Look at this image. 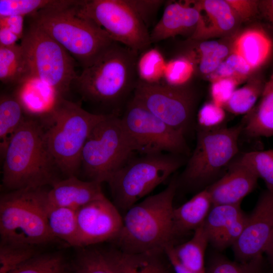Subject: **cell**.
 <instances>
[{
  "label": "cell",
  "instance_id": "1",
  "mask_svg": "<svg viewBox=\"0 0 273 273\" xmlns=\"http://www.w3.org/2000/svg\"><path fill=\"white\" fill-rule=\"evenodd\" d=\"M139 55L115 41L92 65L83 69L72 86L82 100L104 110L105 115L119 116L138 83Z\"/></svg>",
  "mask_w": 273,
  "mask_h": 273
},
{
  "label": "cell",
  "instance_id": "2",
  "mask_svg": "<svg viewBox=\"0 0 273 273\" xmlns=\"http://www.w3.org/2000/svg\"><path fill=\"white\" fill-rule=\"evenodd\" d=\"M177 186V181L172 180L162 191L125 211L114 241L117 249L128 253H164L173 245V203Z\"/></svg>",
  "mask_w": 273,
  "mask_h": 273
},
{
  "label": "cell",
  "instance_id": "3",
  "mask_svg": "<svg viewBox=\"0 0 273 273\" xmlns=\"http://www.w3.org/2000/svg\"><path fill=\"white\" fill-rule=\"evenodd\" d=\"M2 185L9 191L52 185L58 170L38 119L26 117L12 135L3 157Z\"/></svg>",
  "mask_w": 273,
  "mask_h": 273
},
{
  "label": "cell",
  "instance_id": "4",
  "mask_svg": "<svg viewBox=\"0 0 273 273\" xmlns=\"http://www.w3.org/2000/svg\"><path fill=\"white\" fill-rule=\"evenodd\" d=\"M105 115L89 112L80 105L58 97L50 111L40 117L49 153L57 170L66 177L76 176L85 142Z\"/></svg>",
  "mask_w": 273,
  "mask_h": 273
},
{
  "label": "cell",
  "instance_id": "5",
  "mask_svg": "<svg viewBox=\"0 0 273 273\" xmlns=\"http://www.w3.org/2000/svg\"><path fill=\"white\" fill-rule=\"evenodd\" d=\"M81 2L69 7L41 10L28 17L84 69L96 61L115 41L93 21L78 13L77 6Z\"/></svg>",
  "mask_w": 273,
  "mask_h": 273
},
{
  "label": "cell",
  "instance_id": "6",
  "mask_svg": "<svg viewBox=\"0 0 273 273\" xmlns=\"http://www.w3.org/2000/svg\"><path fill=\"white\" fill-rule=\"evenodd\" d=\"M46 194L39 188L12 191L1 195V242L34 247L55 240L47 223Z\"/></svg>",
  "mask_w": 273,
  "mask_h": 273
},
{
  "label": "cell",
  "instance_id": "7",
  "mask_svg": "<svg viewBox=\"0 0 273 273\" xmlns=\"http://www.w3.org/2000/svg\"><path fill=\"white\" fill-rule=\"evenodd\" d=\"M171 153L131 157L108 179L114 205L126 211L166 180L183 164Z\"/></svg>",
  "mask_w": 273,
  "mask_h": 273
},
{
  "label": "cell",
  "instance_id": "8",
  "mask_svg": "<svg viewBox=\"0 0 273 273\" xmlns=\"http://www.w3.org/2000/svg\"><path fill=\"white\" fill-rule=\"evenodd\" d=\"M134 152L120 116L106 115L93 128L83 147L80 168L88 180L102 183Z\"/></svg>",
  "mask_w": 273,
  "mask_h": 273
},
{
  "label": "cell",
  "instance_id": "9",
  "mask_svg": "<svg viewBox=\"0 0 273 273\" xmlns=\"http://www.w3.org/2000/svg\"><path fill=\"white\" fill-rule=\"evenodd\" d=\"M31 77L50 86L56 96L65 98L78 75L76 60L59 43L29 20L20 43Z\"/></svg>",
  "mask_w": 273,
  "mask_h": 273
},
{
  "label": "cell",
  "instance_id": "10",
  "mask_svg": "<svg viewBox=\"0 0 273 273\" xmlns=\"http://www.w3.org/2000/svg\"><path fill=\"white\" fill-rule=\"evenodd\" d=\"M242 131V124L212 130L199 129L195 148L183 174L184 181L198 187L213 179L237 155Z\"/></svg>",
  "mask_w": 273,
  "mask_h": 273
},
{
  "label": "cell",
  "instance_id": "11",
  "mask_svg": "<svg viewBox=\"0 0 273 273\" xmlns=\"http://www.w3.org/2000/svg\"><path fill=\"white\" fill-rule=\"evenodd\" d=\"M77 10L106 31L113 40L139 54L151 47L148 27L127 0L81 1Z\"/></svg>",
  "mask_w": 273,
  "mask_h": 273
},
{
  "label": "cell",
  "instance_id": "12",
  "mask_svg": "<svg viewBox=\"0 0 273 273\" xmlns=\"http://www.w3.org/2000/svg\"><path fill=\"white\" fill-rule=\"evenodd\" d=\"M134 152L142 155L188 152L185 135L157 117L132 97L120 116Z\"/></svg>",
  "mask_w": 273,
  "mask_h": 273
},
{
  "label": "cell",
  "instance_id": "13",
  "mask_svg": "<svg viewBox=\"0 0 273 273\" xmlns=\"http://www.w3.org/2000/svg\"><path fill=\"white\" fill-rule=\"evenodd\" d=\"M132 98L169 126L185 134L192 121L196 101L189 85L148 84L138 80Z\"/></svg>",
  "mask_w": 273,
  "mask_h": 273
},
{
  "label": "cell",
  "instance_id": "14",
  "mask_svg": "<svg viewBox=\"0 0 273 273\" xmlns=\"http://www.w3.org/2000/svg\"><path fill=\"white\" fill-rule=\"evenodd\" d=\"M77 247L84 248L114 241L122 225V216L105 195L76 211Z\"/></svg>",
  "mask_w": 273,
  "mask_h": 273
},
{
  "label": "cell",
  "instance_id": "15",
  "mask_svg": "<svg viewBox=\"0 0 273 273\" xmlns=\"http://www.w3.org/2000/svg\"><path fill=\"white\" fill-rule=\"evenodd\" d=\"M273 233V191L266 190L259 197L244 229L232 246L236 260L246 262L262 255Z\"/></svg>",
  "mask_w": 273,
  "mask_h": 273
},
{
  "label": "cell",
  "instance_id": "16",
  "mask_svg": "<svg viewBox=\"0 0 273 273\" xmlns=\"http://www.w3.org/2000/svg\"><path fill=\"white\" fill-rule=\"evenodd\" d=\"M247 217L240 204L213 205L204 223L209 243L218 250L232 247L241 236Z\"/></svg>",
  "mask_w": 273,
  "mask_h": 273
},
{
  "label": "cell",
  "instance_id": "17",
  "mask_svg": "<svg viewBox=\"0 0 273 273\" xmlns=\"http://www.w3.org/2000/svg\"><path fill=\"white\" fill-rule=\"evenodd\" d=\"M258 177L239 159L221 177L207 187L213 205L240 204L255 188Z\"/></svg>",
  "mask_w": 273,
  "mask_h": 273
},
{
  "label": "cell",
  "instance_id": "18",
  "mask_svg": "<svg viewBox=\"0 0 273 273\" xmlns=\"http://www.w3.org/2000/svg\"><path fill=\"white\" fill-rule=\"evenodd\" d=\"M192 3V5L189 2H170L166 6L161 18L150 32L152 43L178 35H193L200 13L194 2Z\"/></svg>",
  "mask_w": 273,
  "mask_h": 273
},
{
  "label": "cell",
  "instance_id": "19",
  "mask_svg": "<svg viewBox=\"0 0 273 273\" xmlns=\"http://www.w3.org/2000/svg\"><path fill=\"white\" fill-rule=\"evenodd\" d=\"M47 191L48 203L52 205L68 208L77 211L78 209L103 196L101 183L95 181H84L76 176L57 179Z\"/></svg>",
  "mask_w": 273,
  "mask_h": 273
},
{
  "label": "cell",
  "instance_id": "20",
  "mask_svg": "<svg viewBox=\"0 0 273 273\" xmlns=\"http://www.w3.org/2000/svg\"><path fill=\"white\" fill-rule=\"evenodd\" d=\"M200 18L190 39L201 41L225 34L233 30L238 19L226 0H204L194 2Z\"/></svg>",
  "mask_w": 273,
  "mask_h": 273
},
{
  "label": "cell",
  "instance_id": "21",
  "mask_svg": "<svg viewBox=\"0 0 273 273\" xmlns=\"http://www.w3.org/2000/svg\"><path fill=\"white\" fill-rule=\"evenodd\" d=\"M253 71L264 65L273 53V38L264 29L252 28L241 33L234 42V51Z\"/></svg>",
  "mask_w": 273,
  "mask_h": 273
},
{
  "label": "cell",
  "instance_id": "22",
  "mask_svg": "<svg viewBox=\"0 0 273 273\" xmlns=\"http://www.w3.org/2000/svg\"><path fill=\"white\" fill-rule=\"evenodd\" d=\"M212 202L206 188L173 211V226L175 238L195 231L205 222Z\"/></svg>",
  "mask_w": 273,
  "mask_h": 273
},
{
  "label": "cell",
  "instance_id": "23",
  "mask_svg": "<svg viewBox=\"0 0 273 273\" xmlns=\"http://www.w3.org/2000/svg\"><path fill=\"white\" fill-rule=\"evenodd\" d=\"M259 99L246 115L242 132L250 138L273 136V69Z\"/></svg>",
  "mask_w": 273,
  "mask_h": 273
},
{
  "label": "cell",
  "instance_id": "24",
  "mask_svg": "<svg viewBox=\"0 0 273 273\" xmlns=\"http://www.w3.org/2000/svg\"><path fill=\"white\" fill-rule=\"evenodd\" d=\"M116 273H170L164 253H128L116 248L107 251Z\"/></svg>",
  "mask_w": 273,
  "mask_h": 273
},
{
  "label": "cell",
  "instance_id": "25",
  "mask_svg": "<svg viewBox=\"0 0 273 273\" xmlns=\"http://www.w3.org/2000/svg\"><path fill=\"white\" fill-rule=\"evenodd\" d=\"M16 96L25 113L40 117L48 113L58 97L54 90L39 79L31 77L17 85Z\"/></svg>",
  "mask_w": 273,
  "mask_h": 273
},
{
  "label": "cell",
  "instance_id": "26",
  "mask_svg": "<svg viewBox=\"0 0 273 273\" xmlns=\"http://www.w3.org/2000/svg\"><path fill=\"white\" fill-rule=\"evenodd\" d=\"M194 232L193 236L188 241L175 246L171 245L167 248L185 268L195 273H205L204 258L209 243V238L204 223Z\"/></svg>",
  "mask_w": 273,
  "mask_h": 273
},
{
  "label": "cell",
  "instance_id": "27",
  "mask_svg": "<svg viewBox=\"0 0 273 273\" xmlns=\"http://www.w3.org/2000/svg\"><path fill=\"white\" fill-rule=\"evenodd\" d=\"M31 77L21 44L0 46V80L6 84L18 85Z\"/></svg>",
  "mask_w": 273,
  "mask_h": 273
},
{
  "label": "cell",
  "instance_id": "28",
  "mask_svg": "<svg viewBox=\"0 0 273 273\" xmlns=\"http://www.w3.org/2000/svg\"><path fill=\"white\" fill-rule=\"evenodd\" d=\"M46 212L48 225L54 238L62 240L70 246L77 247L76 211L53 206L47 202Z\"/></svg>",
  "mask_w": 273,
  "mask_h": 273
},
{
  "label": "cell",
  "instance_id": "29",
  "mask_svg": "<svg viewBox=\"0 0 273 273\" xmlns=\"http://www.w3.org/2000/svg\"><path fill=\"white\" fill-rule=\"evenodd\" d=\"M23 107L15 94H3L0 98V150L3 157L12 135L25 116Z\"/></svg>",
  "mask_w": 273,
  "mask_h": 273
},
{
  "label": "cell",
  "instance_id": "30",
  "mask_svg": "<svg viewBox=\"0 0 273 273\" xmlns=\"http://www.w3.org/2000/svg\"><path fill=\"white\" fill-rule=\"evenodd\" d=\"M187 53L194 62L196 72L209 75L214 72L229 56L228 47L215 40L201 41Z\"/></svg>",
  "mask_w": 273,
  "mask_h": 273
},
{
  "label": "cell",
  "instance_id": "31",
  "mask_svg": "<svg viewBox=\"0 0 273 273\" xmlns=\"http://www.w3.org/2000/svg\"><path fill=\"white\" fill-rule=\"evenodd\" d=\"M265 81L259 76H253L245 85L236 89L224 105V108L236 114H248L260 99Z\"/></svg>",
  "mask_w": 273,
  "mask_h": 273
},
{
  "label": "cell",
  "instance_id": "32",
  "mask_svg": "<svg viewBox=\"0 0 273 273\" xmlns=\"http://www.w3.org/2000/svg\"><path fill=\"white\" fill-rule=\"evenodd\" d=\"M74 0H0V17L30 16L41 10L78 4Z\"/></svg>",
  "mask_w": 273,
  "mask_h": 273
},
{
  "label": "cell",
  "instance_id": "33",
  "mask_svg": "<svg viewBox=\"0 0 273 273\" xmlns=\"http://www.w3.org/2000/svg\"><path fill=\"white\" fill-rule=\"evenodd\" d=\"M166 62L164 55L156 47L140 53L136 64L139 80L148 84L162 83Z\"/></svg>",
  "mask_w": 273,
  "mask_h": 273
},
{
  "label": "cell",
  "instance_id": "34",
  "mask_svg": "<svg viewBox=\"0 0 273 273\" xmlns=\"http://www.w3.org/2000/svg\"><path fill=\"white\" fill-rule=\"evenodd\" d=\"M74 273H116L107 251L91 246L83 248L75 264Z\"/></svg>",
  "mask_w": 273,
  "mask_h": 273
},
{
  "label": "cell",
  "instance_id": "35",
  "mask_svg": "<svg viewBox=\"0 0 273 273\" xmlns=\"http://www.w3.org/2000/svg\"><path fill=\"white\" fill-rule=\"evenodd\" d=\"M195 72L194 62L185 54L166 62L162 83L174 86L187 85Z\"/></svg>",
  "mask_w": 273,
  "mask_h": 273
},
{
  "label": "cell",
  "instance_id": "36",
  "mask_svg": "<svg viewBox=\"0 0 273 273\" xmlns=\"http://www.w3.org/2000/svg\"><path fill=\"white\" fill-rule=\"evenodd\" d=\"M10 273H70L63 256L58 253L36 255Z\"/></svg>",
  "mask_w": 273,
  "mask_h": 273
},
{
  "label": "cell",
  "instance_id": "37",
  "mask_svg": "<svg viewBox=\"0 0 273 273\" xmlns=\"http://www.w3.org/2000/svg\"><path fill=\"white\" fill-rule=\"evenodd\" d=\"M238 159L263 179L267 190L273 191V149L246 152Z\"/></svg>",
  "mask_w": 273,
  "mask_h": 273
},
{
  "label": "cell",
  "instance_id": "38",
  "mask_svg": "<svg viewBox=\"0 0 273 273\" xmlns=\"http://www.w3.org/2000/svg\"><path fill=\"white\" fill-rule=\"evenodd\" d=\"M205 273H264L263 256L260 255L246 262L216 256L206 268Z\"/></svg>",
  "mask_w": 273,
  "mask_h": 273
},
{
  "label": "cell",
  "instance_id": "39",
  "mask_svg": "<svg viewBox=\"0 0 273 273\" xmlns=\"http://www.w3.org/2000/svg\"><path fill=\"white\" fill-rule=\"evenodd\" d=\"M36 255L33 247L1 242L0 273H10Z\"/></svg>",
  "mask_w": 273,
  "mask_h": 273
},
{
  "label": "cell",
  "instance_id": "40",
  "mask_svg": "<svg viewBox=\"0 0 273 273\" xmlns=\"http://www.w3.org/2000/svg\"><path fill=\"white\" fill-rule=\"evenodd\" d=\"M254 71L245 60L238 53L233 52L225 58L217 69L208 75L210 80L232 77L241 83Z\"/></svg>",
  "mask_w": 273,
  "mask_h": 273
},
{
  "label": "cell",
  "instance_id": "41",
  "mask_svg": "<svg viewBox=\"0 0 273 273\" xmlns=\"http://www.w3.org/2000/svg\"><path fill=\"white\" fill-rule=\"evenodd\" d=\"M226 118L224 107L212 101L205 103L197 114V123L199 129L212 130L222 126Z\"/></svg>",
  "mask_w": 273,
  "mask_h": 273
},
{
  "label": "cell",
  "instance_id": "42",
  "mask_svg": "<svg viewBox=\"0 0 273 273\" xmlns=\"http://www.w3.org/2000/svg\"><path fill=\"white\" fill-rule=\"evenodd\" d=\"M240 83L239 80L232 77L220 78L212 81L210 88L212 101L224 107Z\"/></svg>",
  "mask_w": 273,
  "mask_h": 273
},
{
  "label": "cell",
  "instance_id": "43",
  "mask_svg": "<svg viewBox=\"0 0 273 273\" xmlns=\"http://www.w3.org/2000/svg\"><path fill=\"white\" fill-rule=\"evenodd\" d=\"M129 4L141 17L147 26L157 13L164 1L127 0Z\"/></svg>",
  "mask_w": 273,
  "mask_h": 273
},
{
  "label": "cell",
  "instance_id": "44",
  "mask_svg": "<svg viewBox=\"0 0 273 273\" xmlns=\"http://www.w3.org/2000/svg\"><path fill=\"white\" fill-rule=\"evenodd\" d=\"M238 18L247 20L259 14L258 1L226 0Z\"/></svg>",
  "mask_w": 273,
  "mask_h": 273
},
{
  "label": "cell",
  "instance_id": "45",
  "mask_svg": "<svg viewBox=\"0 0 273 273\" xmlns=\"http://www.w3.org/2000/svg\"><path fill=\"white\" fill-rule=\"evenodd\" d=\"M25 17L13 15L0 17V28H5L22 39L24 33V22Z\"/></svg>",
  "mask_w": 273,
  "mask_h": 273
},
{
  "label": "cell",
  "instance_id": "46",
  "mask_svg": "<svg viewBox=\"0 0 273 273\" xmlns=\"http://www.w3.org/2000/svg\"><path fill=\"white\" fill-rule=\"evenodd\" d=\"M259 14L266 21L273 32V0L258 1Z\"/></svg>",
  "mask_w": 273,
  "mask_h": 273
},
{
  "label": "cell",
  "instance_id": "47",
  "mask_svg": "<svg viewBox=\"0 0 273 273\" xmlns=\"http://www.w3.org/2000/svg\"><path fill=\"white\" fill-rule=\"evenodd\" d=\"M20 38L15 33L5 28H0V46H11L16 44Z\"/></svg>",
  "mask_w": 273,
  "mask_h": 273
},
{
  "label": "cell",
  "instance_id": "48",
  "mask_svg": "<svg viewBox=\"0 0 273 273\" xmlns=\"http://www.w3.org/2000/svg\"><path fill=\"white\" fill-rule=\"evenodd\" d=\"M165 253L174 273H195L180 265L168 248H166Z\"/></svg>",
  "mask_w": 273,
  "mask_h": 273
},
{
  "label": "cell",
  "instance_id": "49",
  "mask_svg": "<svg viewBox=\"0 0 273 273\" xmlns=\"http://www.w3.org/2000/svg\"><path fill=\"white\" fill-rule=\"evenodd\" d=\"M263 254L265 255L268 262L273 269V233L265 247Z\"/></svg>",
  "mask_w": 273,
  "mask_h": 273
}]
</instances>
